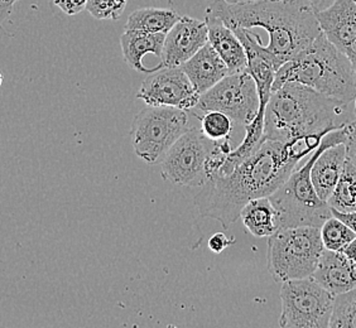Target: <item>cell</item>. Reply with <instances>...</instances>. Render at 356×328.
<instances>
[{
  "instance_id": "25",
  "label": "cell",
  "mask_w": 356,
  "mask_h": 328,
  "mask_svg": "<svg viewBox=\"0 0 356 328\" xmlns=\"http://www.w3.org/2000/svg\"><path fill=\"white\" fill-rule=\"evenodd\" d=\"M127 1L128 0H88L86 9L96 19L117 21L122 17Z\"/></svg>"
},
{
  "instance_id": "9",
  "label": "cell",
  "mask_w": 356,
  "mask_h": 328,
  "mask_svg": "<svg viewBox=\"0 0 356 328\" xmlns=\"http://www.w3.org/2000/svg\"><path fill=\"white\" fill-rule=\"evenodd\" d=\"M216 142L206 137L201 128H190L161 162L163 179L181 187H202L209 181L207 162Z\"/></svg>"
},
{
  "instance_id": "28",
  "label": "cell",
  "mask_w": 356,
  "mask_h": 328,
  "mask_svg": "<svg viewBox=\"0 0 356 328\" xmlns=\"http://www.w3.org/2000/svg\"><path fill=\"white\" fill-rule=\"evenodd\" d=\"M54 3L61 9L63 13L69 15L83 12L88 6V0H54Z\"/></svg>"
},
{
  "instance_id": "26",
  "label": "cell",
  "mask_w": 356,
  "mask_h": 328,
  "mask_svg": "<svg viewBox=\"0 0 356 328\" xmlns=\"http://www.w3.org/2000/svg\"><path fill=\"white\" fill-rule=\"evenodd\" d=\"M345 131L346 139L343 144L346 147V156L350 162L356 165V119L345 125Z\"/></svg>"
},
{
  "instance_id": "14",
  "label": "cell",
  "mask_w": 356,
  "mask_h": 328,
  "mask_svg": "<svg viewBox=\"0 0 356 328\" xmlns=\"http://www.w3.org/2000/svg\"><path fill=\"white\" fill-rule=\"evenodd\" d=\"M312 277L336 297L356 288V263L343 252L325 249Z\"/></svg>"
},
{
  "instance_id": "11",
  "label": "cell",
  "mask_w": 356,
  "mask_h": 328,
  "mask_svg": "<svg viewBox=\"0 0 356 328\" xmlns=\"http://www.w3.org/2000/svg\"><path fill=\"white\" fill-rule=\"evenodd\" d=\"M200 94L181 67H161L145 77L137 92L147 106H173L191 110L197 106Z\"/></svg>"
},
{
  "instance_id": "10",
  "label": "cell",
  "mask_w": 356,
  "mask_h": 328,
  "mask_svg": "<svg viewBox=\"0 0 356 328\" xmlns=\"http://www.w3.org/2000/svg\"><path fill=\"white\" fill-rule=\"evenodd\" d=\"M201 111H221L235 123L247 126L259 113L261 99L249 71L230 74L200 96L196 106Z\"/></svg>"
},
{
  "instance_id": "6",
  "label": "cell",
  "mask_w": 356,
  "mask_h": 328,
  "mask_svg": "<svg viewBox=\"0 0 356 328\" xmlns=\"http://www.w3.org/2000/svg\"><path fill=\"white\" fill-rule=\"evenodd\" d=\"M325 246L314 226L280 229L268 238L267 268L277 283L312 277Z\"/></svg>"
},
{
  "instance_id": "8",
  "label": "cell",
  "mask_w": 356,
  "mask_h": 328,
  "mask_svg": "<svg viewBox=\"0 0 356 328\" xmlns=\"http://www.w3.org/2000/svg\"><path fill=\"white\" fill-rule=\"evenodd\" d=\"M282 328H329L335 295L314 277L282 283Z\"/></svg>"
},
{
  "instance_id": "30",
  "label": "cell",
  "mask_w": 356,
  "mask_h": 328,
  "mask_svg": "<svg viewBox=\"0 0 356 328\" xmlns=\"http://www.w3.org/2000/svg\"><path fill=\"white\" fill-rule=\"evenodd\" d=\"M343 54L348 56L351 65H353V69L355 71L356 75V40L355 41L351 42L348 47L343 49Z\"/></svg>"
},
{
  "instance_id": "3",
  "label": "cell",
  "mask_w": 356,
  "mask_h": 328,
  "mask_svg": "<svg viewBox=\"0 0 356 328\" xmlns=\"http://www.w3.org/2000/svg\"><path fill=\"white\" fill-rule=\"evenodd\" d=\"M349 104L322 95L300 82H287L272 92L266 109L264 136L289 142L330 133L351 122L343 119Z\"/></svg>"
},
{
  "instance_id": "15",
  "label": "cell",
  "mask_w": 356,
  "mask_h": 328,
  "mask_svg": "<svg viewBox=\"0 0 356 328\" xmlns=\"http://www.w3.org/2000/svg\"><path fill=\"white\" fill-rule=\"evenodd\" d=\"M206 24L209 28V42L225 61L230 74H236L248 69V57L245 48L239 37L219 15L206 10Z\"/></svg>"
},
{
  "instance_id": "33",
  "label": "cell",
  "mask_w": 356,
  "mask_h": 328,
  "mask_svg": "<svg viewBox=\"0 0 356 328\" xmlns=\"http://www.w3.org/2000/svg\"><path fill=\"white\" fill-rule=\"evenodd\" d=\"M353 114H354V117L356 119V100L354 101V109H353Z\"/></svg>"
},
{
  "instance_id": "21",
  "label": "cell",
  "mask_w": 356,
  "mask_h": 328,
  "mask_svg": "<svg viewBox=\"0 0 356 328\" xmlns=\"http://www.w3.org/2000/svg\"><path fill=\"white\" fill-rule=\"evenodd\" d=\"M327 204L332 211L343 213L356 211V165L349 159L345 163L343 174Z\"/></svg>"
},
{
  "instance_id": "5",
  "label": "cell",
  "mask_w": 356,
  "mask_h": 328,
  "mask_svg": "<svg viewBox=\"0 0 356 328\" xmlns=\"http://www.w3.org/2000/svg\"><path fill=\"white\" fill-rule=\"evenodd\" d=\"M346 131L343 128L330 131L301 168H296L287 181L269 196L277 211L280 229L314 226L321 229L332 215L326 201L320 199L311 177L316 159L329 147L345 143Z\"/></svg>"
},
{
  "instance_id": "20",
  "label": "cell",
  "mask_w": 356,
  "mask_h": 328,
  "mask_svg": "<svg viewBox=\"0 0 356 328\" xmlns=\"http://www.w3.org/2000/svg\"><path fill=\"white\" fill-rule=\"evenodd\" d=\"M182 15L167 8H140L129 15L125 31L144 33H168Z\"/></svg>"
},
{
  "instance_id": "12",
  "label": "cell",
  "mask_w": 356,
  "mask_h": 328,
  "mask_svg": "<svg viewBox=\"0 0 356 328\" xmlns=\"http://www.w3.org/2000/svg\"><path fill=\"white\" fill-rule=\"evenodd\" d=\"M206 43H209V28L206 22L182 15L165 35L161 63L163 67H181Z\"/></svg>"
},
{
  "instance_id": "29",
  "label": "cell",
  "mask_w": 356,
  "mask_h": 328,
  "mask_svg": "<svg viewBox=\"0 0 356 328\" xmlns=\"http://www.w3.org/2000/svg\"><path fill=\"white\" fill-rule=\"evenodd\" d=\"M332 211V210H331ZM332 215L343 220L346 225H349L356 233V211L350 212V213H343V212L332 211Z\"/></svg>"
},
{
  "instance_id": "27",
  "label": "cell",
  "mask_w": 356,
  "mask_h": 328,
  "mask_svg": "<svg viewBox=\"0 0 356 328\" xmlns=\"http://www.w3.org/2000/svg\"><path fill=\"white\" fill-rule=\"evenodd\" d=\"M235 241H236V240L234 239V236L233 239H229V238H226L225 233H216L210 236L207 245H209V249H210L213 253L220 254L222 253L227 246L235 244Z\"/></svg>"
},
{
  "instance_id": "22",
  "label": "cell",
  "mask_w": 356,
  "mask_h": 328,
  "mask_svg": "<svg viewBox=\"0 0 356 328\" xmlns=\"http://www.w3.org/2000/svg\"><path fill=\"white\" fill-rule=\"evenodd\" d=\"M320 230L325 249L334 252H343L356 238L355 231L336 216H331L329 220H326Z\"/></svg>"
},
{
  "instance_id": "4",
  "label": "cell",
  "mask_w": 356,
  "mask_h": 328,
  "mask_svg": "<svg viewBox=\"0 0 356 328\" xmlns=\"http://www.w3.org/2000/svg\"><path fill=\"white\" fill-rule=\"evenodd\" d=\"M287 82H300L343 103L356 100V75L353 65L323 32L311 47L277 71L272 92Z\"/></svg>"
},
{
  "instance_id": "16",
  "label": "cell",
  "mask_w": 356,
  "mask_h": 328,
  "mask_svg": "<svg viewBox=\"0 0 356 328\" xmlns=\"http://www.w3.org/2000/svg\"><path fill=\"white\" fill-rule=\"evenodd\" d=\"M181 69L188 76L200 95L230 75V69L225 61L220 57L210 42L206 43L191 60L184 63Z\"/></svg>"
},
{
  "instance_id": "19",
  "label": "cell",
  "mask_w": 356,
  "mask_h": 328,
  "mask_svg": "<svg viewBox=\"0 0 356 328\" xmlns=\"http://www.w3.org/2000/svg\"><path fill=\"white\" fill-rule=\"evenodd\" d=\"M244 227L254 238H269L280 230L277 211L269 197L248 202L240 213Z\"/></svg>"
},
{
  "instance_id": "23",
  "label": "cell",
  "mask_w": 356,
  "mask_h": 328,
  "mask_svg": "<svg viewBox=\"0 0 356 328\" xmlns=\"http://www.w3.org/2000/svg\"><path fill=\"white\" fill-rule=\"evenodd\" d=\"M330 328H356V288L336 295Z\"/></svg>"
},
{
  "instance_id": "7",
  "label": "cell",
  "mask_w": 356,
  "mask_h": 328,
  "mask_svg": "<svg viewBox=\"0 0 356 328\" xmlns=\"http://www.w3.org/2000/svg\"><path fill=\"white\" fill-rule=\"evenodd\" d=\"M188 129L186 110L173 106H147L133 120L131 144L140 159L149 164H161L172 145Z\"/></svg>"
},
{
  "instance_id": "32",
  "label": "cell",
  "mask_w": 356,
  "mask_h": 328,
  "mask_svg": "<svg viewBox=\"0 0 356 328\" xmlns=\"http://www.w3.org/2000/svg\"><path fill=\"white\" fill-rule=\"evenodd\" d=\"M226 1H227V3H241V1H247V0H226ZM309 1L314 4L316 10L318 12V10L325 9V4H326L329 0H309Z\"/></svg>"
},
{
  "instance_id": "2",
  "label": "cell",
  "mask_w": 356,
  "mask_h": 328,
  "mask_svg": "<svg viewBox=\"0 0 356 328\" xmlns=\"http://www.w3.org/2000/svg\"><path fill=\"white\" fill-rule=\"evenodd\" d=\"M230 28H261L268 37V52L278 69L306 51L321 35L317 10L309 0H215L207 8Z\"/></svg>"
},
{
  "instance_id": "1",
  "label": "cell",
  "mask_w": 356,
  "mask_h": 328,
  "mask_svg": "<svg viewBox=\"0 0 356 328\" xmlns=\"http://www.w3.org/2000/svg\"><path fill=\"white\" fill-rule=\"evenodd\" d=\"M327 134H311L289 142L267 139L230 174L213 176L201 187L195 197L200 216L216 220L226 230L230 229L248 202L273 195Z\"/></svg>"
},
{
  "instance_id": "18",
  "label": "cell",
  "mask_w": 356,
  "mask_h": 328,
  "mask_svg": "<svg viewBox=\"0 0 356 328\" xmlns=\"http://www.w3.org/2000/svg\"><path fill=\"white\" fill-rule=\"evenodd\" d=\"M165 41V33H144L138 31H125L120 37L124 60L131 69L142 74H151L163 66L162 63H159L154 69L144 67V56L151 54L156 57H162Z\"/></svg>"
},
{
  "instance_id": "24",
  "label": "cell",
  "mask_w": 356,
  "mask_h": 328,
  "mask_svg": "<svg viewBox=\"0 0 356 328\" xmlns=\"http://www.w3.org/2000/svg\"><path fill=\"white\" fill-rule=\"evenodd\" d=\"M201 130L206 137L213 140H222L230 137L233 130V119L221 111H207L201 119Z\"/></svg>"
},
{
  "instance_id": "13",
  "label": "cell",
  "mask_w": 356,
  "mask_h": 328,
  "mask_svg": "<svg viewBox=\"0 0 356 328\" xmlns=\"http://www.w3.org/2000/svg\"><path fill=\"white\" fill-rule=\"evenodd\" d=\"M323 35L336 47L343 49L356 40V0H334L317 12Z\"/></svg>"
},
{
  "instance_id": "31",
  "label": "cell",
  "mask_w": 356,
  "mask_h": 328,
  "mask_svg": "<svg viewBox=\"0 0 356 328\" xmlns=\"http://www.w3.org/2000/svg\"><path fill=\"white\" fill-rule=\"evenodd\" d=\"M343 253L356 263V238L350 243L349 245L346 246L343 250Z\"/></svg>"
},
{
  "instance_id": "17",
  "label": "cell",
  "mask_w": 356,
  "mask_h": 328,
  "mask_svg": "<svg viewBox=\"0 0 356 328\" xmlns=\"http://www.w3.org/2000/svg\"><path fill=\"white\" fill-rule=\"evenodd\" d=\"M346 161V147L343 143L329 147L317 157L311 177L320 199L329 201L343 174Z\"/></svg>"
}]
</instances>
